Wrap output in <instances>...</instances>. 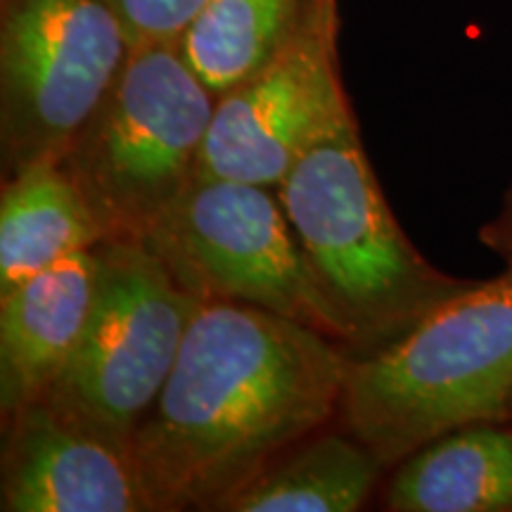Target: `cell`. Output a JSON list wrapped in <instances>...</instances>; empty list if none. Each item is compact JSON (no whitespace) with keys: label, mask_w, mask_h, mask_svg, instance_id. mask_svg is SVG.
Here are the masks:
<instances>
[{"label":"cell","mask_w":512,"mask_h":512,"mask_svg":"<svg viewBox=\"0 0 512 512\" xmlns=\"http://www.w3.org/2000/svg\"><path fill=\"white\" fill-rule=\"evenodd\" d=\"M508 420L512 422V401H510V413H508Z\"/></svg>","instance_id":"cell-17"},{"label":"cell","mask_w":512,"mask_h":512,"mask_svg":"<svg viewBox=\"0 0 512 512\" xmlns=\"http://www.w3.org/2000/svg\"><path fill=\"white\" fill-rule=\"evenodd\" d=\"M216 95L178 43L131 46L64 166L105 240H143L200 171Z\"/></svg>","instance_id":"cell-4"},{"label":"cell","mask_w":512,"mask_h":512,"mask_svg":"<svg viewBox=\"0 0 512 512\" xmlns=\"http://www.w3.org/2000/svg\"><path fill=\"white\" fill-rule=\"evenodd\" d=\"M3 512H157L133 451L38 399L3 420Z\"/></svg>","instance_id":"cell-9"},{"label":"cell","mask_w":512,"mask_h":512,"mask_svg":"<svg viewBox=\"0 0 512 512\" xmlns=\"http://www.w3.org/2000/svg\"><path fill=\"white\" fill-rule=\"evenodd\" d=\"M347 110L337 64V3L313 0L264 67L216 95L197 174L278 188L304 147Z\"/></svg>","instance_id":"cell-8"},{"label":"cell","mask_w":512,"mask_h":512,"mask_svg":"<svg viewBox=\"0 0 512 512\" xmlns=\"http://www.w3.org/2000/svg\"><path fill=\"white\" fill-rule=\"evenodd\" d=\"M100 242L105 233L64 162H41L3 178L0 297L43 268Z\"/></svg>","instance_id":"cell-12"},{"label":"cell","mask_w":512,"mask_h":512,"mask_svg":"<svg viewBox=\"0 0 512 512\" xmlns=\"http://www.w3.org/2000/svg\"><path fill=\"white\" fill-rule=\"evenodd\" d=\"M351 351L259 306L202 302L131 451L157 512L219 510L337 418Z\"/></svg>","instance_id":"cell-1"},{"label":"cell","mask_w":512,"mask_h":512,"mask_svg":"<svg viewBox=\"0 0 512 512\" xmlns=\"http://www.w3.org/2000/svg\"><path fill=\"white\" fill-rule=\"evenodd\" d=\"M131 46L178 43L209 0H110Z\"/></svg>","instance_id":"cell-15"},{"label":"cell","mask_w":512,"mask_h":512,"mask_svg":"<svg viewBox=\"0 0 512 512\" xmlns=\"http://www.w3.org/2000/svg\"><path fill=\"white\" fill-rule=\"evenodd\" d=\"M275 190L351 356L382 349L470 283L434 268L396 223L351 110L304 147Z\"/></svg>","instance_id":"cell-2"},{"label":"cell","mask_w":512,"mask_h":512,"mask_svg":"<svg viewBox=\"0 0 512 512\" xmlns=\"http://www.w3.org/2000/svg\"><path fill=\"white\" fill-rule=\"evenodd\" d=\"M91 318L72 358L41 396L50 406L131 448L136 427L174 368L202 302L138 240H105Z\"/></svg>","instance_id":"cell-5"},{"label":"cell","mask_w":512,"mask_h":512,"mask_svg":"<svg viewBox=\"0 0 512 512\" xmlns=\"http://www.w3.org/2000/svg\"><path fill=\"white\" fill-rule=\"evenodd\" d=\"M128 53L110 0H0L3 178L62 162Z\"/></svg>","instance_id":"cell-6"},{"label":"cell","mask_w":512,"mask_h":512,"mask_svg":"<svg viewBox=\"0 0 512 512\" xmlns=\"http://www.w3.org/2000/svg\"><path fill=\"white\" fill-rule=\"evenodd\" d=\"M392 512H512V422L486 420L427 441L392 467Z\"/></svg>","instance_id":"cell-11"},{"label":"cell","mask_w":512,"mask_h":512,"mask_svg":"<svg viewBox=\"0 0 512 512\" xmlns=\"http://www.w3.org/2000/svg\"><path fill=\"white\" fill-rule=\"evenodd\" d=\"M512 268L470 280L382 349L351 356L337 422L392 470L458 427L508 420Z\"/></svg>","instance_id":"cell-3"},{"label":"cell","mask_w":512,"mask_h":512,"mask_svg":"<svg viewBox=\"0 0 512 512\" xmlns=\"http://www.w3.org/2000/svg\"><path fill=\"white\" fill-rule=\"evenodd\" d=\"M313 0H209L178 48L214 95L245 81L285 46Z\"/></svg>","instance_id":"cell-14"},{"label":"cell","mask_w":512,"mask_h":512,"mask_svg":"<svg viewBox=\"0 0 512 512\" xmlns=\"http://www.w3.org/2000/svg\"><path fill=\"white\" fill-rule=\"evenodd\" d=\"M387 475L347 430H318L287 448L221 512H356Z\"/></svg>","instance_id":"cell-13"},{"label":"cell","mask_w":512,"mask_h":512,"mask_svg":"<svg viewBox=\"0 0 512 512\" xmlns=\"http://www.w3.org/2000/svg\"><path fill=\"white\" fill-rule=\"evenodd\" d=\"M479 242L489 247L498 259H503L505 268H512V183L505 190L501 209L489 223H484L479 230Z\"/></svg>","instance_id":"cell-16"},{"label":"cell","mask_w":512,"mask_h":512,"mask_svg":"<svg viewBox=\"0 0 512 512\" xmlns=\"http://www.w3.org/2000/svg\"><path fill=\"white\" fill-rule=\"evenodd\" d=\"M98 254L76 252L0 297V415L41 399L91 318Z\"/></svg>","instance_id":"cell-10"},{"label":"cell","mask_w":512,"mask_h":512,"mask_svg":"<svg viewBox=\"0 0 512 512\" xmlns=\"http://www.w3.org/2000/svg\"><path fill=\"white\" fill-rule=\"evenodd\" d=\"M140 242L200 302L259 306L339 342L275 188L197 174Z\"/></svg>","instance_id":"cell-7"}]
</instances>
